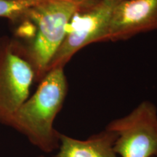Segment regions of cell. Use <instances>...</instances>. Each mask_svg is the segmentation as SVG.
<instances>
[{
	"label": "cell",
	"instance_id": "2",
	"mask_svg": "<svg viewBox=\"0 0 157 157\" xmlns=\"http://www.w3.org/2000/svg\"><path fill=\"white\" fill-rule=\"evenodd\" d=\"M88 0H44L29 8L20 20L31 23L30 42L25 58L42 79L66 35L71 19Z\"/></svg>",
	"mask_w": 157,
	"mask_h": 157
},
{
	"label": "cell",
	"instance_id": "10",
	"mask_svg": "<svg viewBox=\"0 0 157 157\" xmlns=\"http://www.w3.org/2000/svg\"><path fill=\"white\" fill-rule=\"evenodd\" d=\"M37 157H44L43 156H37Z\"/></svg>",
	"mask_w": 157,
	"mask_h": 157
},
{
	"label": "cell",
	"instance_id": "7",
	"mask_svg": "<svg viewBox=\"0 0 157 157\" xmlns=\"http://www.w3.org/2000/svg\"><path fill=\"white\" fill-rule=\"evenodd\" d=\"M117 135L105 129L79 140L60 134V146L55 157H119L113 146Z\"/></svg>",
	"mask_w": 157,
	"mask_h": 157
},
{
	"label": "cell",
	"instance_id": "9",
	"mask_svg": "<svg viewBox=\"0 0 157 157\" xmlns=\"http://www.w3.org/2000/svg\"><path fill=\"white\" fill-rule=\"evenodd\" d=\"M113 1L116 2H127V1H131V0H113Z\"/></svg>",
	"mask_w": 157,
	"mask_h": 157
},
{
	"label": "cell",
	"instance_id": "1",
	"mask_svg": "<svg viewBox=\"0 0 157 157\" xmlns=\"http://www.w3.org/2000/svg\"><path fill=\"white\" fill-rule=\"evenodd\" d=\"M68 91L63 67L49 71L35 93L23 103L7 121L41 151L51 153L60 146V134L53 127Z\"/></svg>",
	"mask_w": 157,
	"mask_h": 157
},
{
	"label": "cell",
	"instance_id": "4",
	"mask_svg": "<svg viewBox=\"0 0 157 157\" xmlns=\"http://www.w3.org/2000/svg\"><path fill=\"white\" fill-rule=\"evenodd\" d=\"M105 129L117 135L113 148L119 157H157V108L151 102H142Z\"/></svg>",
	"mask_w": 157,
	"mask_h": 157
},
{
	"label": "cell",
	"instance_id": "5",
	"mask_svg": "<svg viewBox=\"0 0 157 157\" xmlns=\"http://www.w3.org/2000/svg\"><path fill=\"white\" fill-rule=\"evenodd\" d=\"M34 70L14 45L0 48V122L7 124L29 98Z\"/></svg>",
	"mask_w": 157,
	"mask_h": 157
},
{
	"label": "cell",
	"instance_id": "3",
	"mask_svg": "<svg viewBox=\"0 0 157 157\" xmlns=\"http://www.w3.org/2000/svg\"><path fill=\"white\" fill-rule=\"evenodd\" d=\"M113 0H88L76 12L68 23L66 35L49 66V71L63 67L87 45L103 42L114 7Z\"/></svg>",
	"mask_w": 157,
	"mask_h": 157
},
{
	"label": "cell",
	"instance_id": "6",
	"mask_svg": "<svg viewBox=\"0 0 157 157\" xmlns=\"http://www.w3.org/2000/svg\"><path fill=\"white\" fill-rule=\"evenodd\" d=\"M157 31V0H131L117 3L103 42L125 40Z\"/></svg>",
	"mask_w": 157,
	"mask_h": 157
},
{
	"label": "cell",
	"instance_id": "8",
	"mask_svg": "<svg viewBox=\"0 0 157 157\" xmlns=\"http://www.w3.org/2000/svg\"><path fill=\"white\" fill-rule=\"evenodd\" d=\"M44 0H0V17L19 21L29 8Z\"/></svg>",
	"mask_w": 157,
	"mask_h": 157
}]
</instances>
